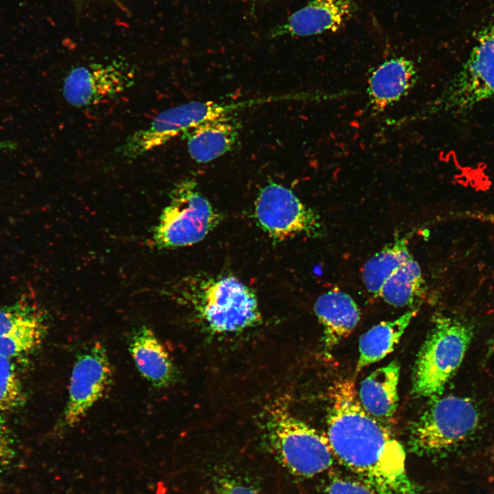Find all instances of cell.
Returning a JSON list of instances; mask_svg holds the SVG:
<instances>
[{"label":"cell","instance_id":"cell-1","mask_svg":"<svg viewBox=\"0 0 494 494\" xmlns=\"http://www.w3.org/2000/svg\"><path fill=\"white\" fill-rule=\"evenodd\" d=\"M327 438L335 459L377 494H421L405 467L402 445L362 406L353 382L330 389Z\"/></svg>","mask_w":494,"mask_h":494},{"label":"cell","instance_id":"cell-2","mask_svg":"<svg viewBox=\"0 0 494 494\" xmlns=\"http://www.w3.org/2000/svg\"><path fill=\"white\" fill-rule=\"evenodd\" d=\"M171 292L215 333L239 331L261 320L255 294L233 276L187 277L174 285Z\"/></svg>","mask_w":494,"mask_h":494},{"label":"cell","instance_id":"cell-3","mask_svg":"<svg viewBox=\"0 0 494 494\" xmlns=\"http://www.w3.org/2000/svg\"><path fill=\"white\" fill-rule=\"evenodd\" d=\"M473 337L471 325L460 319L437 316L417 355L412 394L434 399L440 395L461 364Z\"/></svg>","mask_w":494,"mask_h":494},{"label":"cell","instance_id":"cell-4","mask_svg":"<svg viewBox=\"0 0 494 494\" xmlns=\"http://www.w3.org/2000/svg\"><path fill=\"white\" fill-rule=\"evenodd\" d=\"M266 426L271 447L294 475L313 477L332 466L335 458L326 435L296 418L284 402L269 407Z\"/></svg>","mask_w":494,"mask_h":494},{"label":"cell","instance_id":"cell-5","mask_svg":"<svg viewBox=\"0 0 494 494\" xmlns=\"http://www.w3.org/2000/svg\"><path fill=\"white\" fill-rule=\"evenodd\" d=\"M222 215L200 191L197 183L185 179L176 184L153 233L154 245L169 249L203 240L220 224Z\"/></svg>","mask_w":494,"mask_h":494},{"label":"cell","instance_id":"cell-6","mask_svg":"<svg viewBox=\"0 0 494 494\" xmlns=\"http://www.w3.org/2000/svg\"><path fill=\"white\" fill-rule=\"evenodd\" d=\"M410 427L409 446L419 454H432L469 438L480 421L478 408L467 397H436Z\"/></svg>","mask_w":494,"mask_h":494},{"label":"cell","instance_id":"cell-7","mask_svg":"<svg viewBox=\"0 0 494 494\" xmlns=\"http://www.w3.org/2000/svg\"><path fill=\"white\" fill-rule=\"evenodd\" d=\"M494 98V23L479 34L466 63L430 110L461 113Z\"/></svg>","mask_w":494,"mask_h":494},{"label":"cell","instance_id":"cell-8","mask_svg":"<svg viewBox=\"0 0 494 494\" xmlns=\"http://www.w3.org/2000/svg\"><path fill=\"white\" fill-rule=\"evenodd\" d=\"M242 108L241 102L212 101H193L168 108L158 114L149 126L127 137L117 152L127 159L137 158L204 121L234 114Z\"/></svg>","mask_w":494,"mask_h":494},{"label":"cell","instance_id":"cell-9","mask_svg":"<svg viewBox=\"0 0 494 494\" xmlns=\"http://www.w3.org/2000/svg\"><path fill=\"white\" fill-rule=\"evenodd\" d=\"M113 378L108 355L102 343L96 342L80 351L73 364L59 429L67 431L79 423L104 395Z\"/></svg>","mask_w":494,"mask_h":494},{"label":"cell","instance_id":"cell-10","mask_svg":"<svg viewBox=\"0 0 494 494\" xmlns=\"http://www.w3.org/2000/svg\"><path fill=\"white\" fill-rule=\"evenodd\" d=\"M255 217L259 227L274 240L299 235L314 236L321 231L319 215L292 190L273 182L260 189Z\"/></svg>","mask_w":494,"mask_h":494},{"label":"cell","instance_id":"cell-11","mask_svg":"<svg viewBox=\"0 0 494 494\" xmlns=\"http://www.w3.org/2000/svg\"><path fill=\"white\" fill-rule=\"evenodd\" d=\"M134 78V69L124 60L78 67L64 78L63 95L75 107L95 105L116 97L132 85Z\"/></svg>","mask_w":494,"mask_h":494},{"label":"cell","instance_id":"cell-12","mask_svg":"<svg viewBox=\"0 0 494 494\" xmlns=\"http://www.w3.org/2000/svg\"><path fill=\"white\" fill-rule=\"evenodd\" d=\"M355 9V0H311L276 27L272 34L309 36L334 32L351 18Z\"/></svg>","mask_w":494,"mask_h":494},{"label":"cell","instance_id":"cell-13","mask_svg":"<svg viewBox=\"0 0 494 494\" xmlns=\"http://www.w3.org/2000/svg\"><path fill=\"white\" fill-rule=\"evenodd\" d=\"M414 62L403 56L389 58L370 73L367 86L368 105L379 113L405 97L417 82Z\"/></svg>","mask_w":494,"mask_h":494},{"label":"cell","instance_id":"cell-14","mask_svg":"<svg viewBox=\"0 0 494 494\" xmlns=\"http://www.w3.org/2000/svg\"><path fill=\"white\" fill-rule=\"evenodd\" d=\"M241 123L235 114L207 120L183 133L191 158L210 162L230 152L237 143Z\"/></svg>","mask_w":494,"mask_h":494},{"label":"cell","instance_id":"cell-15","mask_svg":"<svg viewBox=\"0 0 494 494\" xmlns=\"http://www.w3.org/2000/svg\"><path fill=\"white\" fill-rule=\"evenodd\" d=\"M128 349L138 371L152 386L163 388L173 383L176 375L174 365L151 329L142 326L134 331Z\"/></svg>","mask_w":494,"mask_h":494},{"label":"cell","instance_id":"cell-16","mask_svg":"<svg viewBox=\"0 0 494 494\" xmlns=\"http://www.w3.org/2000/svg\"><path fill=\"white\" fill-rule=\"evenodd\" d=\"M314 309L323 329L325 348L331 350L354 330L360 319V311L346 293L334 288L321 294Z\"/></svg>","mask_w":494,"mask_h":494},{"label":"cell","instance_id":"cell-17","mask_svg":"<svg viewBox=\"0 0 494 494\" xmlns=\"http://www.w3.org/2000/svg\"><path fill=\"white\" fill-rule=\"evenodd\" d=\"M399 373L400 364L395 360L361 382L358 398L362 406L382 423L389 421L397 410Z\"/></svg>","mask_w":494,"mask_h":494},{"label":"cell","instance_id":"cell-18","mask_svg":"<svg viewBox=\"0 0 494 494\" xmlns=\"http://www.w3.org/2000/svg\"><path fill=\"white\" fill-rule=\"evenodd\" d=\"M419 309H411L399 318L381 322L363 333L359 340L356 373L391 353Z\"/></svg>","mask_w":494,"mask_h":494},{"label":"cell","instance_id":"cell-19","mask_svg":"<svg viewBox=\"0 0 494 494\" xmlns=\"http://www.w3.org/2000/svg\"><path fill=\"white\" fill-rule=\"evenodd\" d=\"M423 291L421 268L412 257L386 279L378 296L394 307H413L422 300Z\"/></svg>","mask_w":494,"mask_h":494},{"label":"cell","instance_id":"cell-20","mask_svg":"<svg viewBox=\"0 0 494 494\" xmlns=\"http://www.w3.org/2000/svg\"><path fill=\"white\" fill-rule=\"evenodd\" d=\"M412 257L408 237H397L365 262L362 275L366 289L373 296L377 297L386 279Z\"/></svg>","mask_w":494,"mask_h":494},{"label":"cell","instance_id":"cell-21","mask_svg":"<svg viewBox=\"0 0 494 494\" xmlns=\"http://www.w3.org/2000/svg\"><path fill=\"white\" fill-rule=\"evenodd\" d=\"M47 323L43 310L28 299L0 307V336L10 335L25 329Z\"/></svg>","mask_w":494,"mask_h":494},{"label":"cell","instance_id":"cell-22","mask_svg":"<svg viewBox=\"0 0 494 494\" xmlns=\"http://www.w3.org/2000/svg\"><path fill=\"white\" fill-rule=\"evenodd\" d=\"M47 324L0 336V355L12 359L37 349L47 334Z\"/></svg>","mask_w":494,"mask_h":494},{"label":"cell","instance_id":"cell-23","mask_svg":"<svg viewBox=\"0 0 494 494\" xmlns=\"http://www.w3.org/2000/svg\"><path fill=\"white\" fill-rule=\"evenodd\" d=\"M24 402L23 385L12 359L0 355V410H15Z\"/></svg>","mask_w":494,"mask_h":494},{"label":"cell","instance_id":"cell-24","mask_svg":"<svg viewBox=\"0 0 494 494\" xmlns=\"http://www.w3.org/2000/svg\"><path fill=\"white\" fill-rule=\"evenodd\" d=\"M326 494H377L358 479L334 476L329 482Z\"/></svg>","mask_w":494,"mask_h":494},{"label":"cell","instance_id":"cell-25","mask_svg":"<svg viewBox=\"0 0 494 494\" xmlns=\"http://www.w3.org/2000/svg\"><path fill=\"white\" fill-rule=\"evenodd\" d=\"M16 456V445L11 430L0 418V473L7 470Z\"/></svg>","mask_w":494,"mask_h":494},{"label":"cell","instance_id":"cell-26","mask_svg":"<svg viewBox=\"0 0 494 494\" xmlns=\"http://www.w3.org/2000/svg\"><path fill=\"white\" fill-rule=\"evenodd\" d=\"M220 494H259L255 490L245 485L224 480L220 484Z\"/></svg>","mask_w":494,"mask_h":494},{"label":"cell","instance_id":"cell-27","mask_svg":"<svg viewBox=\"0 0 494 494\" xmlns=\"http://www.w3.org/2000/svg\"><path fill=\"white\" fill-rule=\"evenodd\" d=\"M16 145L11 141H0V150H12L16 149Z\"/></svg>","mask_w":494,"mask_h":494},{"label":"cell","instance_id":"cell-28","mask_svg":"<svg viewBox=\"0 0 494 494\" xmlns=\"http://www.w3.org/2000/svg\"><path fill=\"white\" fill-rule=\"evenodd\" d=\"M491 350L494 351V335L490 343Z\"/></svg>","mask_w":494,"mask_h":494}]
</instances>
